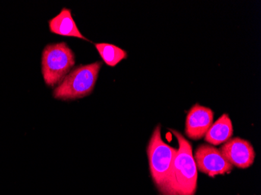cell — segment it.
I'll return each mask as SVG.
<instances>
[{"mask_svg":"<svg viewBox=\"0 0 261 195\" xmlns=\"http://www.w3.org/2000/svg\"><path fill=\"white\" fill-rule=\"evenodd\" d=\"M170 130L178 143L170 177V193L171 195H195L197 189L198 170L193 147L180 132Z\"/></svg>","mask_w":261,"mask_h":195,"instance_id":"6da1fadb","label":"cell"},{"mask_svg":"<svg viewBox=\"0 0 261 195\" xmlns=\"http://www.w3.org/2000/svg\"><path fill=\"white\" fill-rule=\"evenodd\" d=\"M149 171L152 181L162 195H171L170 177L177 149L163 141L161 127L154 129L147 146Z\"/></svg>","mask_w":261,"mask_h":195,"instance_id":"7a4b0ae2","label":"cell"},{"mask_svg":"<svg viewBox=\"0 0 261 195\" xmlns=\"http://www.w3.org/2000/svg\"><path fill=\"white\" fill-rule=\"evenodd\" d=\"M102 63L79 66L67 74L54 89L55 99L74 100L88 96L94 90Z\"/></svg>","mask_w":261,"mask_h":195,"instance_id":"3957f363","label":"cell"},{"mask_svg":"<svg viewBox=\"0 0 261 195\" xmlns=\"http://www.w3.org/2000/svg\"><path fill=\"white\" fill-rule=\"evenodd\" d=\"M75 64L74 52L65 42L49 44L42 55L44 80L49 87L61 83Z\"/></svg>","mask_w":261,"mask_h":195,"instance_id":"277c9868","label":"cell"},{"mask_svg":"<svg viewBox=\"0 0 261 195\" xmlns=\"http://www.w3.org/2000/svg\"><path fill=\"white\" fill-rule=\"evenodd\" d=\"M193 157L197 170L209 177L224 175L232 171L233 165L223 156L221 151L213 145H199Z\"/></svg>","mask_w":261,"mask_h":195,"instance_id":"5b68a950","label":"cell"},{"mask_svg":"<svg viewBox=\"0 0 261 195\" xmlns=\"http://www.w3.org/2000/svg\"><path fill=\"white\" fill-rule=\"evenodd\" d=\"M220 151L231 165L240 169L251 166L256 158L252 144L240 137L230 139L221 146Z\"/></svg>","mask_w":261,"mask_h":195,"instance_id":"8992f818","label":"cell"},{"mask_svg":"<svg viewBox=\"0 0 261 195\" xmlns=\"http://www.w3.org/2000/svg\"><path fill=\"white\" fill-rule=\"evenodd\" d=\"M214 112L211 108L199 104L193 105L188 113L185 133L189 138L198 141L204 137L213 124Z\"/></svg>","mask_w":261,"mask_h":195,"instance_id":"52a82bcc","label":"cell"},{"mask_svg":"<svg viewBox=\"0 0 261 195\" xmlns=\"http://www.w3.org/2000/svg\"><path fill=\"white\" fill-rule=\"evenodd\" d=\"M49 31L56 35L89 41L81 33L69 9L63 8L60 14L49 20Z\"/></svg>","mask_w":261,"mask_h":195,"instance_id":"ba28073f","label":"cell"},{"mask_svg":"<svg viewBox=\"0 0 261 195\" xmlns=\"http://www.w3.org/2000/svg\"><path fill=\"white\" fill-rule=\"evenodd\" d=\"M232 135V122L229 116L224 114L211 126L205 134L204 139L207 143L217 146L228 142Z\"/></svg>","mask_w":261,"mask_h":195,"instance_id":"9c48e42d","label":"cell"},{"mask_svg":"<svg viewBox=\"0 0 261 195\" xmlns=\"http://www.w3.org/2000/svg\"><path fill=\"white\" fill-rule=\"evenodd\" d=\"M95 46L104 63L110 67H115L127 58V52L113 44L96 43Z\"/></svg>","mask_w":261,"mask_h":195,"instance_id":"30bf717a","label":"cell"}]
</instances>
